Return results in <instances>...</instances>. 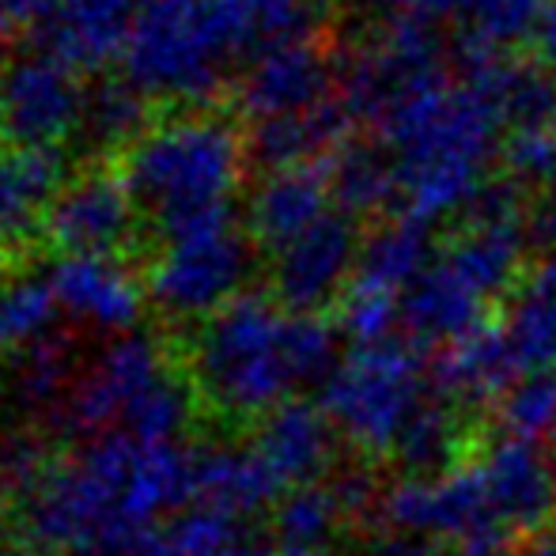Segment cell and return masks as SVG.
Listing matches in <instances>:
<instances>
[{"label": "cell", "instance_id": "10", "mask_svg": "<svg viewBox=\"0 0 556 556\" xmlns=\"http://www.w3.org/2000/svg\"><path fill=\"white\" fill-rule=\"evenodd\" d=\"M167 375L170 367L167 356H163V344L152 333L132 330L111 337L96 352V359L84 371H76L65 402L53 413V425H58L61 435H73V440L84 443L111 435L122 428L129 405Z\"/></svg>", "mask_w": 556, "mask_h": 556}, {"label": "cell", "instance_id": "41", "mask_svg": "<svg viewBox=\"0 0 556 556\" xmlns=\"http://www.w3.org/2000/svg\"><path fill=\"white\" fill-rule=\"evenodd\" d=\"M337 504H341L344 519H356V515H367V511H379L382 504V492L375 484V477L367 469H344L341 477L330 481Z\"/></svg>", "mask_w": 556, "mask_h": 556}, {"label": "cell", "instance_id": "19", "mask_svg": "<svg viewBox=\"0 0 556 556\" xmlns=\"http://www.w3.org/2000/svg\"><path fill=\"white\" fill-rule=\"evenodd\" d=\"M330 213L333 198L323 167L269 170L247 201V235L257 250L280 254Z\"/></svg>", "mask_w": 556, "mask_h": 556}, {"label": "cell", "instance_id": "53", "mask_svg": "<svg viewBox=\"0 0 556 556\" xmlns=\"http://www.w3.org/2000/svg\"><path fill=\"white\" fill-rule=\"evenodd\" d=\"M277 556H326V549H277Z\"/></svg>", "mask_w": 556, "mask_h": 556}, {"label": "cell", "instance_id": "1", "mask_svg": "<svg viewBox=\"0 0 556 556\" xmlns=\"http://www.w3.org/2000/svg\"><path fill=\"white\" fill-rule=\"evenodd\" d=\"M198 451L99 435L20 496V538L38 553L125 556L148 530L193 507Z\"/></svg>", "mask_w": 556, "mask_h": 556}, {"label": "cell", "instance_id": "38", "mask_svg": "<svg viewBox=\"0 0 556 556\" xmlns=\"http://www.w3.org/2000/svg\"><path fill=\"white\" fill-rule=\"evenodd\" d=\"M496 417L504 435L515 440H530L549 435L556 425V371H527L507 397L496 405Z\"/></svg>", "mask_w": 556, "mask_h": 556}, {"label": "cell", "instance_id": "25", "mask_svg": "<svg viewBox=\"0 0 556 556\" xmlns=\"http://www.w3.org/2000/svg\"><path fill=\"white\" fill-rule=\"evenodd\" d=\"M68 182L61 148H15L0 160V254L27 239L30 224Z\"/></svg>", "mask_w": 556, "mask_h": 556}, {"label": "cell", "instance_id": "2", "mask_svg": "<svg viewBox=\"0 0 556 556\" xmlns=\"http://www.w3.org/2000/svg\"><path fill=\"white\" fill-rule=\"evenodd\" d=\"M397 170L402 213L435 227L466 216L492 182L489 167L504 152V122L466 80H435L405 99L375 129Z\"/></svg>", "mask_w": 556, "mask_h": 556}, {"label": "cell", "instance_id": "7", "mask_svg": "<svg viewBox=\"0 0 556 556\" xmlns=\"http://www.w3.org/2000/svg\"><path fill=\"white\" fill-rule=\"evenodd\" d=\"M254 250L247 227L235 220L163 242L144 277L148 303L175 323H208L247 292Z\"/></svg>", "mask_w": 556, "mask_h": 556}, {"label": "cell", "instance_id": "32", "mask_svg": "<svg viewBox=\"0 0 556 556\" xmlns=\"http://www.w3.org/2000/svg\"><path fill=\"white\" fill-rule=\"evenodd\" d=\"M341 522L349 519L326 481L288 489L273 507V538L280 542V549H326Z\"/></svg>", "mask_w": 556, "mask_h": 556}, {"label": "cell", "instance_id": "51", "mask_svg": "<svg viewBox=\"0 0 556 556\" xmlns=\"http://www.w3.org/2000/svg\"><path fill=\"white\" fill-rule=\"evenodd\" d=\"M545 458H549V466L556 469V425H553V432L545 435Z\"/></svg>", "mask_w": 556, "mask_h": 556}, {"label": "cell", "instance_id": "54", "mask_svg": "<svg viewBox=\"0 0 556 556\" xmlns=\"http://www.w3.org/2000/svg\"><path fill=\"white\" fill-rule=\"evenodd\" d=\"M323 4H326V0H323Z\"/></svg>", "mask_w": 556, "mask_h": 556}, {"label": "cell", "instance_id": "50", "mask_svg": "<svg viewBox=\"0 0 556 556\" xmlns=\"http://www.w3.org/2000/svg\"><path fill=\"white\" fill-rule=\"evenodd\" d=\"M527 556H556V527H553L549 534H545L542 542H538Z\"/></svg>", "mask_w": 556, "mask_h": 556}, {"label": "cell", "instance_id": "48", "mask_svg": "<svg viewBox=\"0 0 556 556\" xmlns=\"http://www.w3.org/2000/svg\"><path fill=\"white\" fill-rule=\"evenodd\" d=\"M527 288H538V292L556 295V250H545V254L538 257V265L527 277Z\"/></svg>", "mask_w": 556, "mask_h": 556}, {"label": "cell", "instance_id": "40", "mask_svg": "<svg viewBox=\"0 0 556 556\" xmlns=\"http://www.w3.org/2000/svg\"><path fill=\"white\" fill-rule=\"evenodd\" d=\"M507 170L515 186H534V190H553L556 186V125L538 132H519L504 148Z\"/></svg>", "mask_w": 556, "mask_h": 556}, {"label": "cell", "instance_id": "20", "mask_svg": "<svg viewBox=\"0 0 556 556\" xmlns=\"http://www.w3.org/2000/svg\"><path fill=\"white\" fill-rule=\"evenodd\" d=\"M519 379L522 367L500 326H481L451 349H440V356L432 359L435 394L451 402L454 409L500 405Z\"/></svg>", "mask_w": 556, "mask_h": 556}, {"label": "cell", "instance_id": "45", "mask_svg": "<svg viewBox=\"0 0 556 556\" xmlns=\"http://www.w3.org/2000/svg\"><path fill=\"white\" fill-rule=\"evenodd\" d=\"M530 46H534V58L556 73V0H549V8H545V15H542V23H538L534 38H530Z\"/></svg>", "mask_w": 556, "mask_h": 556}, {"label": "cell", "instance_id": "12", "mask_svg": "<svg viewBox=\"0 0 556 556\" xmlns=\"http://www.w3.org/2000/svg\"><path fill=\"white\" fill-rule=\"evenodd\" d=\"M359 247L364 235L356 220L333 208L292 247L273 254L269 295L288 315H323L326 307L344 300L356 280Z\"/></svg>", "mask_w": 556, "mask_h": 556}, {"label": "cell", "instance_id": "31", "mask_svg": "<svg viewBox=\"0 0 556 556\" xmlns=\"http://www.w3.org/2000/svg\"><path fill=\"white\" fill-rule=\"evenodd\" d=\"M61 311L42 273L0 277V352L23 356L35 344L58 337Z\"/></svg>", "mask_w": 556, "mask_h": 556}, {"label": "cell", "instance_id": "44", "mask_svg": "<svg viewBox=\"0 0 556 556\" xmlns=\"http://www.w3.org/2000/svg\"><path fill=\"white\" fill-rule=\"evenodd\" d=\"M375 15H382L387 23L394 20H435L443 15L446 0H364Z\"/></svg>", "mask_w": 556, "mask_h": 556}, {"label": "cell", "instance_id": "43", "mask_svg": "<svg viewBox=\"0 0 556 556\" xmlns=\"http://www.w3.org/2000/svg\"><path fill=\"white\" fill-rule=\"evenodd\" d=\"M61 0H0V23L4 27H27L38 30L53 20Z\"/></svg>", "mask_w": 556, "mask_h": 556}, {"label": "cell", "instance_id": "4", "mask_svg": "<svg viewBox=\"0 0 556 556\" xmlns=\"http://www.w3.org/2000/svg\"><path fill=\"white\" fill-rule=\"evenodd\" d=\"M292 318L273 295L242 292L193 337V387L224 417L265 420L303 387Z\"/></svg>", "mask_w": 556, "mask_h": 556}, {"label": "cell", "instance_id": "52", "mask_svg": "<svg viewBox=\"0 0 556 556\" xmlns=\"http://www.w3.org/2000/svg\"><path fill=\"white\" fill-rule=\"evenodd\" d=\"M4 65H8V27L0 23V73H4Z\"/></svg>", "mask_w": 556, "mask_h": 556}, {"label": "cell", "instance_id": "29", "mask_svg": "<svg viewBox=\"0 0 556 556\" xmlns=\"http://www.w3.org/2000/svg\"><path fill=\"white\" fill-rule=\"evenodd\" d=\"M239 42L242 58L285 42H307L315 38L326 15L323 0H216Z\"/></svg>", "mask_w": 556, "mask_h": 556}, {"label": "cell", "instance_id": "22", "mask_svg": "<svg viewBox=\"0 0 556 556\" xmlns=\"http://www.w3.org/2000/svg\"><path fill=\"white\" fill-rule=\"evenodd\" d=\"M250 446L269 462V469L288 489H300L315 484L333 466L337 428L323 405L292 397L257 425Z\"/></svg>", "mask_w": 556, "mask_h": 556}, {"label": "cell", "instance_id": "46", "mask_svg": "<svg viewBox=\"0 0 556 556\" xmlns=\"http://www.w3.org/2000/svg\"><path fill=\"white\" fill-rule=\"evenodd\" d=\"M125 556H186L182 549H178V542L170 538V530H167V522L163 527H155V530H148L144 538H140L137 545H132Z\"/></svg>", "mask_w": 556, "mask_h": 556}, {"label": "cell", "instance_id": "37", "mask_svg": "<svg viewBox=\"0 0 556 556\" xmlns=\"http://www.w3.org/2000/svg\"><path fill=\"white\" fill-rule=\"evenodd\" d=\"M397 326H402V295L394 292L352 280L344 300L337 303V333L349 337L352 349H371V344L390 341Z\"/></svg>", "mask_w": 556, "mask_h": 556}, {"label": "cell", "instance_id": "13", "mask_svg": "<svg viewBox=\"0 0 556 556\" xmlns=\"http://www.w3.org/2000/svg\"><path fill=\"white\" fill-rule=\"evenodd\" d=\"M137 213L125 178L91 167L53 193L38 224L58 254H117L137 235Z\"/></svg>", "mask_w": 556, "mask_h": 556}, {"label": "cell", "instance_id": "26", "mask_svg": "<svg viewBox=\"0 0 556 556\" xmlns=\"http://www.w3.org/2000/svg\"><path fill=\"white\" fill-rule=\"evenodd\" d=\"M432 265H435L432 227L397 208L390 220H379L371 227V235H364L356 280L359 285L382 288V292L405 295Z\"/></svg>", "mask_w": 556, "mask_h": 556}, {"label": "cell", "instance_id": "9", "mask_svg": "<svg viewBox=\"0 0 556 556\" xmlns=\"http://www.w3.org/2000/svg\"><path fill=\"white\" fill-rule=\"evenodd\" d=\"M379 519L394 538L413 542H454V549L489 538H511L496 522L477 462L446 469L435 477H405L382 492Z\"/></svg>", "mask_w": 556, "mask_h": 556}, {"label": "cell", "instance_id": "24", "mask_svg": "<svg viewBox=\"0 0 556 556\" xmlns=\"http://www.w3.org/2000/svg\"><path fill=\"white\" fill-rule=\"evenodd\" d=\"M484 307H489V300L473 292L443 257H435L432 269L402 295V326L405 337L420 349H428V344L451 349L462 337L489 326Z\"/></svg>", "mask_w": 556, "mask_h": 556}, {"label": "cell", "instance_id": "15", "mask_svg": "<svg viewBox=\"0 0 556 556\" xmlns=\"http://www.w3.org/2000/svg\"><path fill=\"white\" fill-rule=\"evenodd\" d=\"M235 96H239V111L250 117V125L269 122V117L307 114L337 96V65L318 50L315 38L269 46V50L247 58Z\"/></svg>", "mask_w": 556, "mask_h": 556}, {"label": "cell", "instance_id": "33", "mask_svg": "<svg viewBox=\"0 0 556 556\" xmlns=\"http://www.w3.org/2000/svg\"><path fill=\"white\" fill-rule=\"evenodd\" d=\"M454 451H458V417L454 405L432 394L420 413L409 420L402 440L394 446V458L409 477H435L454 469Z\"/></svg>", "mask_w": 556, "mask_h": 556}, {"label": "cell", "instance_id": "34", "mask_svg": "<svg viewBox=\"0 0 556 556\" xmlns=\"http://www.w3.org/2000/svg\"><path fill=\"white\" fill-rule=\"evenodd\" d=\"M504 337L527 371H556V295L522 288L504 315Z\"/></svg>", "mask_w": 556, "mask_h": 556}, {"label": "cell", "instance_id": "16", "mask_svg": "<svg viewBox=\"0 0 556 556\" xmlns=\"http://www.w3.org/2000/svg\"><path fill=\"white\" fill-rule=\"evenodd\" d=\"M496 522L511 538L545 534L556 527V469L542 446L500 435L473 458Z\"/></svg>", "mask_w": 556, "mask_h": 556}, {"label": "cell", "instance_id": "14", "mask_svg": "<svg viewBox=\"0 0 556 556\" xmlns=\"http://www.w3.org/2000/svg\"><path fill=\"white\" fill-rule=\"evenodd\" d=\"M42 277L68 323L106 337L140 330L148 292L117 254H58Z\"/></svg>", "mask_w": 556, "mask_h": 556}, {"label": "cell", "instance_id": "47", "mask_svg": "<svg viewBox=\"0 0 556 556\" xmlns=\"http://www.w3.org/2000/svg\"><path fill=\"white\" fill-rule=\"evenodd\" d=\"M367 556H440V549L428 542H413V538H387Z\"/></svg>", "mask_w": 556, "mask_h": 556}, {"label": "cell", "instance_id": "8", "mask_svg": "<svg viewBox=\"0 0 556 556\" xmlns=\"http://www.w3.org/2000/svg\"><path fill=\"white\" fill-rule=\"evenodd\" d=\"M435 80H446V61L432 20H394L337 61V103L352 125L379 129L390 111Z\"/></svg>", "mask_w": 556, "mask_h": 556}, {"label": "cell", "instance_id": "39", "mask_svg": "<svg viewBox=\"0 0 556 556\" xmlns=\"http://www.w3.org/2000/svg\"><path fill=\"white\" fill-rule=\"evenodd\" d=\"M50 466H53V458L46 454V446L38 435L23 432V428L0 432V489L12 492L15 500L27 496V492L46 477Z\"/></svg>", "mask_w": 556, "mask_h": 556}, {"label": "cell", "instance_id": "49", "mask_svg": "<svg viewBox=\"0 0 556 556\" xmlns=\"http://www.w3.org/2000/svg\"><path fill=\"white\" fill-rule=\"evenodd\" d=\"M231 556H277V549H273V542L265 534H257V530H250L247 538L239 542V549H235Z\"/></svg>", "mask_w": 556, "mask_h": 556}, {"label": "cell", "instance_id": "42", "mask_svg": "<svg viewBox=\"0 0 556 556\" xmlns=\"http://www.w3.org/2000/svg\"><path fill=\"white\" fill-rule=\"evenodd\" d=\"M527 239L538 250H556V186L553 190H534L527 198Z\"/></svg>", "mask_w": 556, "mask_h": 556}, {"label": "cell", "instance_id": "3", "mask_svg": "<svg viewBox=\"0 0 556 556\" xmlns=\"http://www.w3.org/2000/svg\"><path fill=\"white\" fill-rule=\"evenodd\" d=\"M247 137L213 111H182L148 125L122 152V170L140 213L152 216L160 242L231 224V198L247 167Z\"/></svg>", "mask_w": 556, "mask_h": 556}, {"label": "cell", "instance_id": "27", "mask_svg": "<svg viewBox=\"0 0 556 556\" xmlns=\"http://www.w3.org/2000/svg\"><path fill=\"white\" fill-rule=\"evenodd\" d=\"M333 208L352 220L375 216L397 201V170L379 140H344L323 163Z\"/></svg>", "mask_w": 556, "mask_h": 556}, {"label": "cell", "instance_id": "35", "mask_svg": "<svg viewBox=\"0 0 556 556\" xmlns=\"http://www.w3.org/2000/svg\"><path fill=\"white\" fill-rule=\"evenodd\" d=\"M190 417H193V394H190V387L178 382L175 371H170L167 379L148 387L144 394L129 405V413L122 417L117 432L137 443H182V432L190 428Z\"/></svg>", "mask_w": 556, "mask_h": 556}, {"label": "cell", "instance_id": "21", "mask_svg": "<svg viewBox=\"0 0 556 556\" xmlns=\"http://www.w3.org/2000/svg\"><path fill=\"white\" fill-rule=\"evenodd\" d=\"M288 484L269 469V462L254 446H205L198 451V481H193V507L231 515L254 522L262 511H273Z\"/></svg>", "mask_w": 556, "mask_h": 556}, {"label": "cell", "instance_id": "23", "mask_svg": "<svg viewBox=\"0 0 556 556\" xmlns=\"http://www.w3.org/2000/svg\"><path fill=\"white\" fill-rule=\"evenodd\" d=\"M352 129L356 125L333 96L330 103L315 106L307 114L254 122L247 129V160L262 167L265 175L292 167H323L344 140H352Z\"/></svg>", "mask_w": 556, "mask_h": 556}, {"label": "cell", "instance_id": "6", "mask_svg": "<svg viewBox=\"0 0 556 556\" xmlns=\"http://www.w3.org/2000/svg\"><path fill=\"white\" fill-rule=\"evenodd\" d=\"M435 394L432 364L409 337L352 349L323 387V409L364 454H394L402 432Z\"/></svg>", "mask_w": 556, "mask_h": 556}, {"label": "cell", "instance_id": "28", "mask_svg": "<svg viewBox=\"0 0 556 556\" xmlns=\"http://www.w3.org/2000/svg\"><path fill=\"white\" fill-rule=\"evenodd\" d=\"M549 0H446L443 20L454 23L458 53H511L530 42Z\"/></svg>", "mask_w": 556, "mask_h": 556}, {"label": "cell", "instance_id": "18", "mask_svg": "<svg viewBox=\"0 0 556 556\" xmlns=\"http://www.w3.org/2000/svg\"><path fill=\"white\" fill-rule=\"evenodd\" d=\"M140 0H61L53 20L35 30V50L65 61L73 73H99L125 58Z\"/></svg>", "mask_w": 556, "mask_h": 556}, {"label": "cell", "instance_id": "30", "mask_svg": "<svg viewBox=\"0 0 556 556\" xmlns=\"http://www.w3.org/2000/svg\"><path fill=\"white\" fill-rule=\"evenodd\" d=\"M148 132V99L129 80H99L88 88L76 140L91 152H129Z\"/></svg>", "mask_w": 556, "mask_h": 556}, {"label": "cell", "instance_id": "11", "mask_svg": "<svg viewBox=\"0 0 556 556\" xmlns=\"http://www.w3.org/2000/svg\"><path fill=\"white\" fill-rule=\"evenodd\" d=\"M88 88L65 61L20 53L0 73V137L15 148H61L80 132Z\"/></svg>", "mask_w": 556, "mask_h": 556}, {"label": "cell", "instance_id": "36", "mask_svg": "<svg viewBox=\"0 0 556 556\" xmlns=\"http://www.w3.org/2000/svg\"><path fill=\"white\" fill-rule=\"evenodd\" d=\"M20 367H15V397H20L27 409L38 413H58V405L65 402L68 387H73L76 371H73V352H68L65 337H50V341L35 344L30 352H23Z\"/></svg>", "mask_w": 556, "mask_h": 556}, {"label": "cell", "instance_id": "5", "mask_svg": "<svg viewBox=\"0 0 556 556\" xmlns=\"http://www.w3.org/2000/svg\"><path fill=\"white\" fill-rule=\"evenodd\" d=\"M242 58L216 0H140L122 76L152 103L205 106Z\"/></svg>", "mask_w": 556, "mask_h": 556}, {"label": "cell", "instance_id": "17", "mask_svg": "<svg viewBox=\"0 0 556 556\" xmlns=\"http://www.w3.org/2000/svg\"><path fill=\"white\" fill-rule=\"evenodd\" d=\"M462 80L500 114L511 137L556 125V73L538 58L515 53H458Z\"/></svg>", "mask_w": 556, "mask_h": 556}]
</instances>
